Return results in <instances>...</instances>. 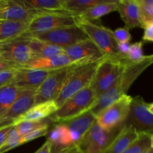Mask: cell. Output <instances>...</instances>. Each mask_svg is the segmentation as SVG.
<instances>
[{
    "label": "cell",
    "mask_w": 153,
    "mask_h": 153,
    "mask_svg": "<svg viewBox=\"0 0 153 153\" xmlns=\"http://www.w3.org/2000/svg\"><path fill=\"white\" fill-rule=\"evenodd\" d=\"M153 62V55H145L139 62L131 63L125 60L124 68L116 83L102 95V100L108 105L113 104L122 96L127 94L128 89L140 74Z\"/></svg>",
    "instance_id": "cell-1"
},
{
    "label": "cell",
    "mask_w": 153,
    "mask_h": 153,
    "mask_svg": "<svg viewBox=\"0 0 153 153\" xmlns=\"http://www.w3.org/2000/svg\"><path fill=\"white\" fill-rule=\"evenodd\" d=\"M125 60L105 57L98 63L95 74L90 85L97 99L116 83L123 70Z\"/></svg>",
    "instance_id": "cell-2"
},
{
    "label": "cell",
    "mask_w": 153,
    "mask_h": 153,
    "mask_svg": "<svg viewBox=\"0 0 153 153\" xmlns=\"http://www.w3.org/2000/svg\"><path fill=\"white\" fill-rule=\"evenodd\" d=\"M97 100L91 87H87L67 99L49 119L58 123L70 120L89 111Z\"/></svg>",
    "instance_id": "cell-3"
},
{
    "label": "cell",
    "mask_w": 153,
    "mask_h": 153,
    "mask_svg": "<svg viewBox=\"0 0 153 153\" xmlns=\"http://www.w3.org/2000/svg\"><path fill=\"white\" fill-rule=\"evenodd\" d=\"M98 63L73 65L71 67L61 93L55 100L58 108H59L67 99L84 88L90 86L95 74Z\"/></svg>",
    "instance_id": "cell-4"
},
{
    "label": "cell",
    "mask_w": 153,
    "mask_h": 153,
    "mask_svg": "<svg viewBox=\"0 0 153 153\" xmlns=\"http://www.w3.org/2000/svg\"><path fill=\"white\" fill-rule=\"evenodd\" d=\"M78 25L85 31L89 40L100 49L104 57L126 59L118 52L117 47V43L115 41L113 33L110 28L105 27L101 24L95 23L80 17Z\"/></svg>",
    "instance_id": "cell-5"
},
{
    "label": "cell",
    "mask_w": 153,
    "mask_h": 153,
    "mask_svg": "<svg viewBox=\"0 0 153 153\" xmlns=\"http://www.w3.org/2000/svg\"><path fill=\"white\" fill-rule=\"evenodd\" d=\"M79 16L63 12H39L28 24L25 33H40L79 23Z\"/></svg>",
    "instance_id": "cell-6"
},
{
    "label": "cell",
    "mask_w": 153,
    "mask_h": 153,
    "mask_svg": "<svg viewBox=\"0 0 153 153\" xmlns=\"http://www.w3.org/2000/svg\"><path fill=\"white\" fill-rule=\"evenodd\" d=\"M131 100L132 97L127 94L122 96L96 117L97 123L108 131L121 128L128 118Z\"/></svg>",
    "instance_id": "cell-7"
},
{
    "label": "cell",
    "mask_w": 153,
    "mask_h": 153,
    "mask_svg": "<svg viewBox=\"0 0 153 153\" xmlns=\"http://www.w3.org/2000/svg\"><path fill=\"white\" fill-rule=\"evenodd\" d=\"M120 129L105 131L95 121L76 146L80 153H106Z\"/></svg>",
    "instance_id": "cell-8"
},
{
    "label": "cell",
    "mask_w": 153,
    "mask_h": 153,
    "mask_svg": "<svg viewBox=\"0 0 153 153\" xmlns=\"http://www.w3.org/2000/svg\"><path fill=\"white\" fill-rule=\"evenodd\" d=\"M26 34L31 38L54 44L64 49L81 41L89 40L87 34L79 25L58 28L46 32Z\"/></svg>",
    "instance_id": "cell-9"
},
{
    "label": "cell",
    "mask_w": 153,
    "mask_h": 153,
    "mask_svg": "<svg viewBox=\"0 0 153 153\" xmlns=\"http://www.w3.org/2000/svg\"><path fill=\"white\" fill-rule=\"evenodd\" d=\"M29 37L24 32L19 37L0 43V58L21 68L31 60Z\"/></svg>",
    "instance_id": "cell-10"
},
{
    "label": "cell",
    "mask_w": 153,
    "mask_h": 153,
    "mask_svg": "<svg viewBox=\"0 0 153 153\" xmlns=\"http://www.w3.org/2000/svg\"><path fill=\"white\" fill-rule=\"evenodd\" d=\"M126 125H131L138 132L152 134L153 104L147 103L140 96L132 98Z\"/></svg>",
    "instance_id": "cell-11"
},
{
    "label": "cell",
    "mask_w": 153,
    "mask_h": 153,
    "mask_svg": "<svg viewBox=\"0 0 153 153\" xmlns=\"http://www.w3.org/2000/svg\"><path fill=\"white\" fill-rule=\"evenodd\" d=\"M73 66L61 70H54L47 76L40 87L36 90L34 94V105L48 101H55L56 100L61 93L67 75Z\"/></svg>",
    "instance_id": "cell-12"
},
{
    "label": "cell",
    "mask_w": 153,
    "mask_h": 153,
    "mask_svg": "<svg viewBox=\"0 0 153 153\" xmlns=\"http://www.w3.org/2000/svg\"><path fill=\"white\" fill-rule=\"evenodd\" d=\"M34 94L35 91L29 90L19 91L13 104L0 117V129L16 125L19 118L34 106Z\"/></svg>",
    "instance_id": "cell-13"
},
{
    "label": "cell",
    "mask_w": 153,
    "mask_h": 153,
    "mask_svg": "<svg viewBox=\"0 0 153 153\" xmlns=\"http://www.w3.org/2000/svg\"><path fill=\"white\" fill-rule=\"evenodd\" d=\"M64 54L76 65L98 63L105 58L100 49L91 40H86L64 48Z\"/></svg>",
    "instance_id": "cell-14"
},
{
    "label": "cell",
    "mask_w": 153,
    "mask_h": 153,
    "mask_svg": "<svg viewBox=\"0 0 153 153\" xmlns=\"http://www.w3.org/2000/svg\"><path fill=\"white\" fill-rule=\"evenodd\" d=\"M52 72L36 69L18 68L11 84L19 91L29 90L36 91Z\"/></svg>",
    "instance_id": "cell-15"
},
{
    "label": "cell",
    "mask_w": 153,
    "mask_h": 153,
    "mask_svg": "<svg viewBox=\"0 0 153 153\" xmlns=\"http://www.w3.org/2000/svg\"><path fill=\"white\" fill-rule=\"evenodd\" d=\"M38 11L28 9L20 0H9L8 3L0 7V21L29 22Z\"/></svg>",
    "instance_id": "cell-16"
},
{
    "label": "cell",
    "mask_w": 153,
    "mask_h": 153,
    "mask_svg": "<svg viewBox=\"0 0 153 153\" xmlns=\"http://www.w3.org/2000/svg\"><path fill=\"white\" fill-rule=\"evenodd\" d=\"M117 10L126 28L128 30L134 28H143V22L137 0H120L117 4Z\"/></svg>",
    "instance_id": "cell-17"
},
{
    "label": "cell",
    "mask_w": 153,
    "mask_h": 153,
    "mask_svg": "<svg viewBox=\"0 0 153 153\" xmlns=\"http://www.w3.org/2000/svg\"><path fill=\"white\" fill-rule=\"evenodd\" d=\"M95 121L96 117L90 111H88L73 119L61 123L64 124L68 128L73 145L76 146L87 131L91 128Z\"/></svg>",
    "instance_id": "cell-18"
},
{
    "label": "cell",
    "mask_w": 153,
    "mask_h": 153,
    "mask_svg": "<svg viewBox=\"0 0 153 153\" xmlns=\"http://www.w3.org/2000/svg\"><path fill=\"white\" fill-rule=\"evenodd\" d=\"M76 65L73 61L65 54L56 55L50 58H41L32 59L21 68L36 69V70H61L65 67Z\"/></svg>",
    "instance_id": "cell-19"
},
{
    "label": "cell",
    "mask_w": 153,
    "mask_h": 153,
    "mask_svg": "<svg viewBox=\"0 0 153 153\" xmlns=\"http://www.w3.org/2000/svg\"><path fill=\"white\" fill-rule=\"evenodd\" d=\"M138 137L134 126L124 124L111 143L106 153H123Z\"/></svg>",
    "instance_id": "cell-20"
},
{
    "label": "cell",
    "mask_w": 153,
    "mask_h": 153,
    "mask_svg": "<svg viewBox=\"0 0 153 153\" xmlns=\"http://www.w3.org/2000/svg\"><path fill=\"white\" fill-rule=\"evenodd\" d=\"M47 140L52 146V153H58L66 148L74 146L68 128L61 123L52 128L49 133Z\"/></svg>",
    "instance_id": "cell-21"
},
{
    "label": "cell",
    "mask_w": 153,
    "mask_h": 153,
    "mask_svg": "<svg viewBox=\"0 0 153 153\" xmlns=\"http://www.w3.org/2000/svg\"><path fill=\"white\" fill-rule=\"evenodd\" d=\"M28 37H29L28 46L31 51V60L35 58H50V57L64 54V48L37 39L31 38L29 36Z\"/></svg>",
    "instance_id": "cell-22"
},
{
    "label": "cell",
    "mask_w": 153,
    "mask_h": 153,
    "mask_svg": "<svg viewBox=\"0 0 153 153\" xmlns=\"http://www.w3.org/2000/svg\"><path fill=\"white\" fill-rule=\"evenodd\" d=\"M58 106L55 101H48L34 105L23 116L21 117L16 124L22 121H40L49 118L57 110Z\"/></svg>",
    "instance_id": "cell-23"
},
{
    "label": "cell",
    "mask_w": 153,
    "mask_h": 153,
    "mask_svg": "<svg viewBox=\"0 0 153 153\" xmlns=\"http://www.w3.org/2000/svg\"><path fill=\"white\" fill-rule=\"evenodd\" d=\"M20 1L27 8L38 12L67 13L64 7V0H20Z\"/></svg>",
    "instance_id": "cell-24"
},
{
    "label": "cell",
    "mask_w": 153,
    "mask_h": 153,
    "mask_svg": "<svg viewBox=\"0 0 153 153\" xmlns=\"http://www.w3.org/2000/svg\"><path fill=\"white\" fill-rule=\"evenodd\" d=\"M28 22L0 21V43L19 37L26 31Z\"/></svg>",
    "instance_id": "cell-25"
},
{
    "label": "cell",
    "mask_w": 153,
    "mask_h": 153,
    "mask_svg": "<svg viewBox=\"0 0 153 153\" xmlns=\"http://www.w3.org/2000/svg\"><path fill=\"white\" fill-rule=\"evenodd\" d=\"M117 1L114 0H103L100 4L90 8L84 13L79 16L82 19L94 22V20L99 19L102 16L107 15L111 12L117 10Z\"/></svg>",
    "instance_id": "cell-26"
},
{
    "label": "cell",
    "mask_w": 153,
    "mask_h": 153,
    "mask_svg": "<svg viewBox=\"0 0 153 153\" xmlns=\"http://www.w3.org/2000/svg\"><path fill=\"white\" fill-rule=\"evenodd\" d=\"M103 0H64V7L70 14L80 16Z\"/></svg>",
    "instance_id": "cell-27"
},
{
    "label": "cell",
    "mask_w": 153,
    "mask_h": 153,
    "mask_svg": "<svg viewBox=\"0 0 153 153\" xmlns=\"http://www.w3.org/2000/svg\"><path fill=\"white\" fill-rule=\"evenodd\" d=\"M19 90L12 84L0 88V117L3 116L17 97Z\"/></svg>",
    "instance_id": "cell-28"
},
{
    "label": "cell",
    "mask_w": 153,
    "mask_h": 153,
    "mask_svg": "<svg viewBox=\"0 0 153 153\" xmlns=\"http://www.w3.org/2000/svg\"><path fill=\"white\" fill-rule=\"evenodd\" d=\"M153 135L151 133L138 132L137 138L123 153H143L152 146Z\"/></svg>",
    "instance_id": "cell-29"
},
{
    "label": "cell",
    "mask_w": 153,
    "mask_h": 153,
    "mask_svg": "<svg viewBox=\"0 0 153 153\" xmlns=\"http://www.w3.org/2000/svg\"><path fill=\"white\" fill-rule=\"evenodd\" d=\"M48 123H52L49 117L47 120L45 119L40 121H22V122H19L16 124L14 127L17 131L19 135L20 136V137H22L28 133L43 126V125Z\"/></svg>",
    "instance_id": "cell-30"
},
{
    "label": "cell",
    "mask_w": 153,
    "mask_h": 153,
    "mask_svg": "<svg viewBox=\"0 0 153 153\" xmlns=\"http://www.w3.org/2000/svg\"><path fill=\"white\" fill-rule=\"evenodd\" d=\"M19 140H20V136L19 135L15 127H11L10 131L7 133L5 140L0 146V153H4L20 146Z\"/></svg>",
    "instance_id": "cell-31"
},
{
    "label": "cell",
    "mask_w": 153,
    "mask_h": 153,
    "mask_svg": "<svg viewBox=\"0 0 153 153\" xmlns=\"http://www.w3.org/2000/svg\"><path fill=\"white\" fill-rule=\"evenodd\" d=\"M140 7L143 25L153 22V1L152 0H137ZM143 26V28H144Z\"/></svg>",
    "instance_id": "cell-32"
},
{
    "label": "cell",
    "mask_w": 153,
    "mask_h": 153,
    "mask_svg": "<svg viewBox=\"0 0 153 153\" xmlns=\"http://www.w3.org/2000/svg\"><path fill=\"white\" fill-rule=\"evenodd\" d=\"M143 42L138 41L130 45L129 52L126 56V61L128 62H139L143 59L145 55H143Z\"/></svg>",
    "instance_id": "cell-33"
},
{
    "label": "cell",
    "mask_w": 153,
    "mask_h": 153,
    "mask_svg": "<svg viewBox=\"0 0 153 153\" xmlns=\"http://www.w3.org/2000/svg\"><path fill=\"white\" fill-rule=\"evenodd\" d=\"M50 123H48L43 125V126L40 127V128H37V129L28 133L27 134L24 135L23 137H20V140H19V145L28 143V142L35 140V139L38 138V137L46 136V134H48V130H49V127Z\"/></svg>",
    "instance_id": "cell-34"
},
{
    "label": "cell",
    "mask_w": 153,
    "mask_h": 153,
    "mask_svg": "<svg viewBox=\"0 0 153 153\" xmlns=\"http://www.w3.org/2000/svg\"><path fill=\"white\" fill-rule=\"evenodd\" d=\"M113 37L117 43H129L131 40V35L129 31L126 27L116 28L114 31H112Z\"/></svg>",
    "instance_id": "cell-35"
},
{
    "label": "cell",
    "mask_w": 153,
    "mask_h": 153,
    "mask_svg": "<svg viewBox=\"0 0 153 153\" xmlns=\"http://www.w3.org/2000/svg\"><path fill=\"white\" fill-rule=\"evenodd\" d=\"M16 70V69H10L0 71V88L12 83L14 79Z\"/></svg>",
    "instance_id": "cell-36"
},
{
    "label": "cell",
    "mask_w": 153,
    "mask_h": 153,
    "mask_svg": "<svg viewBox=\"0 0 153 153\" xmlns=\"http://www.w3.org/2000/svg\"><path fill=\"white\" fill-rule=\"evenodd\" d=\"M144 33L143 36V42H153V22H148L145 25Z\"/></svg>",
    "instance_id": "cell-37"
},
{
    "label": "cell",
    "mask_w": 153,
    "mask_h": 153,
    "mask_svg": "<svg viewBox=\"0 0 153 153\" xmlns=\"http://www.w3.org/2000/svg\"><path fill=\"white\" fill-rule=\"evenodd\" d=\"M117 51L122 56L126 59V56L129 52L130 44L129 43H117Z\"/></svg>",
    "instance_id": "cell-38"
},
{
    "label": "cell",
    "mask_w": 153,
    "mask_h": 153,
    "mask_svg": "<svg viewBox=\"0 0 153 153\" xmlns=\"http://www.w3.org/2000/svg\"><path fill=\"white\" fill-rule=\"evenodd\" d=\"M18 67H16L13 64L4 61V60L0 58V71L6 70H10V69H17Z\"/></svg>",
    "instance_id": "cell-39"
},
{
    "label": "cell",
    "mask_w": 153,
    "mask_h": 153,
    "mask_svg": "<svg viewBox=\"0 0 153 153\" xmlns=\"http://www.w3.org/2000/svg\"><path fill=\"white\" fill-rule=\"evenodd\" d=\"M34 153H52V146L51 143L46 140L43 146Z\"/></svg>",
    "instance_id": "cell-40"
},
{
    "label": "cell",
    "mask_w": 153,
    "mask_h": 153,
    "mask_svg": "<svg viewBox=\"0 0 153 153\" xmlns=\"http://www.w3.org/2000/svg\"><path fill=\"white\" fill-rule=\"evenodd\" d=\"M11 127H6V128H1V129H0V146L3 144V143H4V140H5L7 135V133L10 131Z\"/></svg>",
    "instance_id": "cell-41"
},
{
    "label": "cell",
    "mask_w": 153,
    "mask_h": 153,
    "mask_svg": "<svg viewBox=\"0 0 153 153\" xmlns=\"http://www.w3.org/2000/svg\"><path fill=\"white\" fill-rule=\"evenodd\" d=\"M75 146H71V147H68V148H66V149H62V150H61L60 152H58V153H72L73 152V149H74Z\"/></svg>",
    "instance_id": "cell-42"
},
{
    "label": "cell",
    "mask_w": 153,
    "mask_h": 153,
    "mask_svg": "<svg viewBox=\"0 0 153 153\" xmlns=\"http://www.w3.org/2000/svg\"><path fill=\"white\" fill-rule=\"evenodd\" d=\"M9 0H0V7H2L8 3Z\"/></svg>",
    "instance_id": "cell-43"
},
{
    "label": "cell",
    "mask_w": 153,
    "mask_h": 153,
    "mask_svg": "<svg viewBox=\"0 0 153 153\" xmlns=\"http://www.w3.org/2000/svg\"><path fill=\"white\" fill-rule=\"evenodd\" d=\"M143 153H153V147L150 148V149H149L147 151H146V152Z\"/></svg>",
    "instance_id": "cell-44"
},
{
    "label": "cell",
    "mask_w": 153,
    "mask_h": 153,
    "mask_svg": "<svg viewBox=\"0 0 153 153\" xmlns=\"http://www.w3.org/2000/svg\"><path fill=\"white\" fill-rule=\"evenodd\" d=\"M72 153H80V152H79V150H78L77 147H76V146H75L74 149H73V152H72Z\"/></svg>",
    "instance_id": "cell-45"
}]
</instances>
